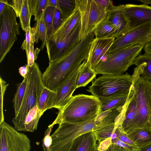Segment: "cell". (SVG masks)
<instances>
[{"mask_svg": "<svg viewBox=\"0 0 151 151\" xmlns=\"http://www.w3.org/2000/svg\"><path fill=\"white\" fill-rule=\"evenodd\" d=\"M94 31L84 38L70 52L57 59L49 61V65L42 74L45 87L55 91L57 88L83 61L87 60Z\"/></svg>", "mask_w": 151, "mask_h": 151, "instance_id": "cell-1", "label": "cell"}, {"mask_svg": "<svg viewBox=\"0 0 151 151\" xmlns=\"http://www.w3.org/2000/svg\"><path fill=\"white\" fill-rule=\"evenodd\" d=\"M101 106L99 99L93 95L83 94L73 96L51 124L63 122L79 123L95 119Z\"/></svg>", "mask_w": 151, "mask_h": 151, "instance_id": "cell-2", "label": "cell"}, {"mask_svg": "<svg viewBox=\"0 0 151 151\" xmlns=\"http://www.w3.org/2000/svg\"><path fill=\"white\" fill-rule=\"evenodd\" d=\"M27 67L25 94L19 113L12 120L14 128L18 131H22L25 117L29 110L37 105L44 87L42 82V74L38 65L35 63L32 66Z\"/></svg>", "mask_w": 151, "mask_h": 151, "instance_id": "cell-3", "label": "cell"}, {"mask_svg": "<svg viewBox=\"0 0 151 151\" xmlns=\"http://www.w3.org/2000/svg\"><path fill=\"white\" fill-rule=\"evenodd\" d=\"M145 44H138L123 47L108 53L106 59L101 61L95 71L102 75H123L133 64L135 58L139 55Z\"/></svg>", "mask_w": 151, "mask_h": 151, "instance_id": "cell-4", "label": "cell"}, {"mask_svg": "<svg viewBox=\"0 0 151 151\" xmlns=\"http://www.w3.org/2000/svg\"><path fill=\"white\" fill-rule=\"evenodd\" d=\"M132 84V76L102 75L92 82L87 91L99 99L128 93Z\"/></svg>", "mask_w": 151, "mask_h": 151, "instance_id": "cell-5", "label": "cell"}, {"mask_svg": "<svg viewBox=\"0 0 151 151\" xmlns=\"http://www.w3.org/2000/svg\"><path fill=\"white\" fill-rule=\"evenodd\" d=\"M132 76L137 112L130 126L151 123V82L142 77L134 69Z\"/></svg>", "mask_w": 151, "mask_h": 151, "instance_id": "cell-6", "label": "cell"}, {"mask_svg": "<svg viewBox=\"0 0 151 151\" xmlns=\"http://www.w3.org/2000/svg\"><path fill=\"white\" fill-rule=\"evenodd\" d=\"M95 119L79 123L60 124L51 135L50 151H68L74 140L79 136L93 130Z\"/></svg>", "mask_w": 151, "mask_h": 151, "instance_id": "cell-7", "label": "cell"}, {"mask_svg": "<svg viewBox=\"0 0 151 151\" xmlns=\"http://www.w3.org/2000/svg\"><path fill=\"white\" fill-rule=\"evenodd\" d=\"M81 15V40L94 31L107 16V10L95 0H75Z\"/></svg>", "mask_w": 151, "mask_h": 151, "instance_id": "cell-8", "label": "cell"}, {"mask_svg": "<svg viewBox=\"0 0 151 151\" xmlns=\"http://www.w3.org/2000/svg\"><path fill=\"white\" fill-rule=\"evenodd\" d=\"M17 17L15 11L9 4L0 14V63L17 40V35L20 34Z\"/></svg>", "mask_w": 151, "mask_h": 151, "instance_id": "cell-9", "label": "cell"}, {"mask_svg": "<svg viewBox=\"0 0 151 151\" xmlns=\"http://www.w3.org/2000/svg\"><path fill=\"white\" fill-rule=\"evenodd\" d=\"M30 141L4 122L0 124V151H30Z\"/></svg>", "mask_w": 151, "mask_h": 151, "instance_id": "cell-10", "label": "cell"}, {"mask_svg": "<svg viewBox=\"0 0 151 151\" xmlns=\"http://www.w3.org/2000/svg\"><path fill=\"white\" fill-rule=\"evenodd\" d=\"M81 22L76 25L63 40L55 42L50 40L46 44L49 61L60 58L71 51L80 42Z\"/></svg>", "mask_w": 151, "mask_h": 151, "instance_id": "cell-11", "label": "cell"}, {"mask_svg": "<svg viewBox=\"0 0 151 151\" xmlns=\"http://www.w3.org/2000/svg\"><path fill=\"white\" fill-rule=\"evenodd\" d=\"M151 31V23L129 30L120 37L115 39L107 53L134 45L143 44L145 45L151 40L149 38Z\"/></svg>", "mask_w": 151, "mask_h": 151, "instance_id": "cell-12", "label": "cell"}, {"mask_svg": "<svg viewBox=\"0 0 151 151\" xmlns=\"http://www.w3.org/2000/svg\"><path fill=\"white\" fill-rule=\"evenodd\" d=\"M123 12L128 23L129 30L151 23V6L147 5H124Z\"/></svg>", "mask_w": 151, "mask_h": 151, "instance_id": "cell-13", "label": "cell"}, {"mask_svg": "<svg viewBox=\"0 0 151 151\" xmlns=\"http://www.w3.org/2000/svg\"><path fill=\"white\" fill-rule=\"evenodd\" d=\"M82 64L75 70L57 88L55 92L53 108L61 110L72 97L77 88L76 80Z\"/></svg>", "mask_w": 151, "mask_h": 151, "instance_id": "cell-14", "label": "cell"}, {"mask_svg": "<svg viewBox=\"0 0 151 151\" xmlns=\"http://www.w3.org/2000/svg\"><path fill=\"white\" fill-rule=\"evenodd\" d=\"M115 38H94L91 43L86 63L94 70L101 62V59L107 53Z\"/></svg>", "mask_w": 151, "mask_h": 151, "instance_id": "cell-15", "label": "cell"}, {"mask_svg": "<svg viewBox=\"0 0 151 151\" xmlns=\"http://www.w3.org/2000/svg\"><path fill=\"white\" fill-rule=\"evenodd\" d=\"M123 6L124 4L115 6L112 4L107 10V17L116 27L115 39L129 31L128 23L123 12Z\"/></svg>", "mask_w": 151, "mask_h": 151, "instance_id": "cell-16", "label": "cell"}, {"mask_svg": "<svg viewBox=\"0 0 151 151\" xmlns=\"http://www.w3.org/2000/svg\"><path fill=\"white\" fill-rule=\"evenodd\" d=\"M80 19L81 15L79 11L76 6L73 13L64 20L60 26L53 33L50 40L55 42L63 40Z\"/></svg>", "mask_w": 151, "mask_h": 151, "instance_id": "cell-17", "label": "cell"}, {"mask_svg": "<svg viewBox=\"0 0 151 151\" xmlns=\"http://www.w3.org/2000/svg\"><path fill=\"white\" fill-rule=\"evenodd\" d=\"M97 141L93 131L84 133L74 140L68 151H95L97 147Z\"/></svg>", "mask_w": 151, "mask_h": 151, "instance_id": "cell-18", "label": "cell"}, {"mask_svg": "<svg viewBox=\"0 0 151 151\" xmlns=\"http://www.w3.org/2000/svg\"><path fill=\"white\" fill-rule=\"evenodd\" d=\"M137 112L135 97L132 84L123 111L122 129L131 125L136 116Z\"/></svg>", "mask_w": 151, "mask_h": 151, "instance_id": "cell-19", "label": "cell"}, {"mask_svg": "<svg viewBox=\"0 0 151 151\" xmlns=\"http://www.w3.org/2000/svg\"><path fill=\"white\" fill-rule=\"evenodd\" d=\"M124 105L118 108L112 109L99 114L95 119L93 130L105 126L115 124L117 119L123 111Z\"/></svg>", "mask_w": 151, "mask_h": 151, "instance_id": "cell-20", "label": "cell"}, {"mask_svg": "<svg viewBox=\"0 0 151 151\" xmlns=\"http://www.w3.org/2000/svg\"><path fill=\"white\" fill-rule=\"evenodd\" d=\"M133 64L137 67L135 70L140 76L151 82V55L145 53L139 55L134 60Z\"/></svg>", "mask_w": 151, "mask_h": 151, "instance_id": "cell-21", "label": "cell"}, {"mask_svg": "<svg viewBox=\"0 0 151 151\" xmlns=\"http://www.w3.org/2000/svg\"><path fill=\"white\" fill-rule=\"evenodd\" d=\"M129 93L99 99L101 103L99 114L112 109L124 106L126 102Z\"/></svg>", "mask_w": 151, "mask_h": 151, "instance_id": "cell-22", "label": "cell"}, {"mask_svg": "<svg viewBox=\"0 0 151 151\" xmlns=\"http://www.w3.org/2000/svg\"><path fill=\"white\" fill-rule=\"evenodd\" d=\"M42 115L37 105L34 106L25 117L22 131L33 132L36 130L39 119Z\"/></svg>", "mask_w": 151, "mask_h": 151, "instance_id": "cell-23", "label": "cell"}, {"mask_svg": "<svg viewBox=\"0 0 151 151\" xmlns=\"http://www.w3.org/2000/svg\"><path fill=\"white\" fill-rule=\"evenodd\" d=\"M94 33L96 38H115L116 29L114 25L106 17L95 28Z\"/></svg>", "mask_w": 151, "mask_h": 151, "instance_id": "cell-24", "label": "cell"}, {"mask_svg": "<svg viewBox=\"0 0 151 151\" xmlns=\"http://www.w3.org/2000/svg\"><path fill=\"white\" fill-rule=\"evenodd\" d=\"M86 60L82 63L76 80L77 88L85 87L96 78L97 73L89 68L86 63Z\"/></svg>", "mask_w": 151, "mask_h": 151, "instance_id": "cell-25", "label": "cell"}, {"mask_svg": "<svg viewBox=\"0 0 151 151\" xmlns=\"http://www.w3.org/2000/svg\"><path fill=\"white\" fill-rule=\"evenodd\" d=\"M55 91L44 87L37 104L38 108L43 115L47 110L53 108Z\"/></svg>", "mask_w": 151, "mask_h": 151, "instance_id": "cell-26", "label": "cell"}, {"mask_svg": "<svg viewBox=\"0 0 151 151\" xmlns=\"http://www.w3.org/2000/svg\"><path fill=\"white\" fill-rule=\"evenodd\" d=\"M35 28V42L37 43L39 39L41 40L42 44L41 48L42 49L47 41V28L43 14L36 21Z\"/></svg>", "mask_w": 151, "mask_h": 151, "instance_id": "cell-27", "label": "cell"}, {"mask_svg": "<svg viewBox=\"0 0 151 151\" xmlns=\"http://www.w3.org/2000/svg\"><path fill=\"white\" fill-rule=\"evenodd\" d=\"M27 80L24 78L22 82L18 84L17 89L13 100L15 116L18 114L22 102L26 89Z\"/></svg>", "mask_w": 151, "mask_h": 151, "instance_id": "cell-28", "label": "cell"}, {"mask_svg": "<svg viewBox=\"0 0 151 151\" xmlns=\"http://www.w3.org/2000/svg\"><path fill=\"white\" fill-rule=\"evenodd\" d=\"M55 9L54 7L48 6L43 14L47 28V40L51 38L54 32L53 21Z\"/></svg>", "mask_w": 151, "mask_h": 151, "instance_id": "cell-29", "label": "cell"}, {"mask_svg": "<svg viewBox=\"0 0 151 151\" xmlns=\"http://www.w3.org/2000/svg\"><path fill=\"white\" fill-rule=\"evenodd\" d=\"M117 128L116 127L115 124L113 123L101 127L93 131L97 141L100 143L108 138L111 137V135Z\"/></svg>", "mask_w": 151, "mask_h": 151, "instance_id": "cell-30", "label": "cell"}, {"mask_svg": "<svg viewBox=\"0 0 151 151\" xmlns=\"http://www.w3.org/2000/svg\"><path fill=\"white\" fill-rule=\"evenodd\" d=\"M32 14L29 10L28 0H24L22 8L19 16L20 23L22 30L25 31L30 27Z\"/></svg>", "mask_w": 151, "mask_h": 151, "instance_id": "cell-31", "label": "cell"}, {"mask_svg": "<svg viewBox=\"0 0 151 151\" xmlns=\"http://www.w3.org/2000/svg\"><path fill=\"white\" fill-rule=\"evenodd\" d=\"M60 11L65 19L70 16L76 7L75 0H58Z\"/></svg>", "mask_w": 151, "mask_h": 151, "instance_id": "cell-32", "label": "cell"}, {"mask_svg": "<svg viewBox=\"0 0 151 151\" xmlns=\"http://www.w3.org/2000/svg\"><path fill=\"white\" fill-rule=\"evenodd\" d=\"M35 27L32 28L28 27L24 31L25 38L22 44L21 48L25 51L27 57L29 52L32 39L33 37H35Z\"/></svg>", "mask_w": 151, "mask_h": 151, "instance_id": "cell-33", "label": "cell"}, {"mask_svg": "<svg viewBox=\"0 0 151 151\" xmlns=\"http://www.w3.org/2000/svg\"><path fill=\"white\" fill-rule=\"evenodd\" d=\"M0 124L4 122V116L3 113V99L6 91L9 84L4 80L0 78Z\"/></svg>", "mask_w": 151, "mask_h": 151, "instance_id": "cell-34", "label": "cell"}, {"mask_svg": "<svg viewBox=\"0 0 151 151\" xmlns=\"http://www.w3.org/2000/svg\"><path fill=\"white\" fill-rule=\"evenodd\" d=\"M34 42H35L34 39L32 38L29 52L28 56L27 57V65L29 67L32 66L35 63V61L36 60L38 54L40 50L38 48H37L34 50Z\"/></svg>", "mask_w": 151, "mask_h": 151, "instance_id": "cell-35", "label": "cell"}, {"mask_svg": "<svg viewBox=\"0 0 151 151\" xmlns=\"http://www.w3.org/2000/svg\"><path fill=\"white\" fill-rule=\"evenodd\" d=\"M54 125H50L45 133L42 140V147L44 151H50V147L52 142L50 133Z\"/></svg>", "mask_w": 151, "mask_h": 151, "instance_id": "cell-36", "label": "cell"}, {"mask_svg": "<svg viewBox=\"0 0 151 151\" xmlns=\"http://www.w3.org/2000/svg\"><path fill=\"white\" fill-rule=\"evenodd\" d=\"M48 6V0H38L34 21H37L39 19L42 15L44 11Z\"/></svg>", "mask_w": 151, "mask_h": 151, "instance_id": "cell-37", "label": "cell"}, {"mask_svg": "<svg viewBox=\"0 0 151 151\" xmlns=\"http://www.w3.org/2000/svg\"><path fill=\"white\" fill-rule=\"evenodd\" d=\"M65 19L61 11L55 8L53 21L54 33L60 26Z\"/></svg>", "mask_w": 151, "mask_h": 151, "instance_id": "cell-38", "label": "cell"}, {"mask_svg": "<svg viewBox=\"0 0 151 151\" xmlns=\"http://www.w3.org/2000/svg\"><path fill=\"white\" fill-rule=\"evenodd\" d=\"M24 0H13L9 5L15 11L17 17H19L22 8Z\"/></svg>", "mask_w": 151, "mask_h": 151, "instance_id": "cell-39", "label": "cell"}, {"mask_svg": "<svg viewBox=\"0 0 151 151\" xmlns=\"http://www.w3.org/2000/svg\"><path fill=\"white\" fill-rule=\"evenodd\" d=\"M111 144V138H108L99 143L97 149L98 151H106Z\"/></svg>", "mask_w": 151, "mask_h": 151, "instance_id": "cell-40", "label": "cell"}, {"mask_svg": "<svg viewBox=\"0 0 151 151\" xmlns=\"http://www.w3.org/2000/svg\"><path fill=\"white\" fill-rule=\"evenodd\" d=\"M38 0H28L29 8L32 15H35Z\"/></svg>", "mask_w": 151, "mask_h": 151, "instance_id": "cell-41", "label": "cell"}, {"mask_svg": "<svg viewBox=\"0 0 151 151\" xmlns=\"http://www.w3.org/2000/svg\"><path fill=\"white\" fill-rule=\"evenodd\" d=\"M95 1L100 5L106 10L113 3L112 1L109 0H95Z\"/></svg>", "mask_w": 151, "mask_h": 151, "instance_id": "cell-42", "label": "cell"}, {"mask_svg": "<svg viewBox=\"0 0 151 151\" xmlns=\"http://www.w3.org/2000/svg\"><path fill=\"white\" fill-rule=\"evenodd\" d=\"M19 71L20 74L24 78H26L28 72L27 65L20 67L19 68Z\"/></svg>", "mask_w": 151, "mask_h": 151, "instance_id": "cell-43", "label": "cell"}, {"mask_svg": "<svg viewBox=\"0 0 151 151\" xmlns=\"http://www.w3.org/2000/svg\"><path fill=\"white\" fill-rule=\"evenodd\" d=\"M120 131V132L121 131ZM120 132L119 134L117 139L120 140L124 143H128L129 144H131L132 143L131 141L128 138L125 136L123 134H121Z\"/></svg>", "mask_w": 151, "mask_h": 151, "instance_id": "cell-44", "label": "cell"}, {"mask_svg": "<svg viewBox=\"0 0 151 151\" xmlns=\"http://www.w3.org/2000/svg\"><path fill=\"white\" fill-rule=\"evenodd\" d=\"M49 6H52L60 11L58 0H48Z\"/></svg>", "mask_w": 151, "mask_h": 151, "instance_id": "cell-45", "label": "cell"}, {"mask_svg": "<svg viewBox=\"0 0 151 151\" xmlns=\"http://www.w3.org/2000/svg\"><path fill=\"white\" fill-rule=\"evenodd\" d=\"M9 4L8 1L6 0H0V14L4 11L6 6Z\"/></svg>", "mask_w": 151, "mask_h": 151, "instance_id": "cell-46", "label": "cell"}, {"mask_svg": "<svg viewBox=\"0 0 151 151\" xmlns=\"http://www.w3.org/2000/svg\"><path fill=\"white\" fill-rule=\"evenodd\" d=\"M144 49L145 53L151 55V40L145 45Z\"/></svg>", "mask_w": 151, "mask_h": 151, "instance_id": "cell-47", "label": "cell"}, {"mask_svg": "<svg viewBox=\"0 0 151 151\" xmlns=\"http://www.w3.org/2000/svg\"><path fill=\"white\" fill-rule=\"evenodd\" d=\"M139 135L142 138H146L148 136L147 133L145 131L141 132L139 133Z\"/></svg>", "mask_w": 151, "mask_h": 151, "instance_id": "cell-48", "label": "cell"}, {"mask_svg": "<svg viewBox=\"0 0 151 151\" xmlns=\"http://www.w3.org/2000/svg\"><path fill=\"white\" fill-rule=\"evenodd\" d=\"M138 1L143 3L144 4L147 5L148 4H151V0H139Z\"/></svg>", "mask_w": 151, "mask_h": 151, "instance_id": "cell-49", "label": "cell"}, {"mask_svg": "<svg viewBox=\"0 0 151 151\" xmlns=\"http://www.w3.org/2000/svg\"><path fill=\"white\" fill-rule=\"evenodd\" d=\"M147 151H151V147L149 148L147 150Z\"/></svg>", "mask_w": 151, "mask_h": 151, "instance_id": "cell-50", "label": "cell"}, {"mask_svg": "<svg viewBox=\"0 0 151 151\" xmlns=\"http://www.w3.org/2000/svg\"><path fill=\"white\" fill-rule=\"evenodd\" d=\"M149 38L150 39V40H151V32H150V35H149Z\"/></svg>", "mask_w": 151, "mask_h": 151, "instance_id": "cell-51", "label": "cell"}, {"mask_svg": "<svg viewBox=\"0 0 151 151\" xmlns=\"http://www.w3.org/2000/svg\"><path fill=\"white\" fill-rule=\"evenodd\" d=\"M95 151H98V150H97V149L95 150Z\"/></svg>", "mask_w": 151, "mask_h": 151, "instance_id": "cell-52", "label": "cell"}, {"mask_svg": "<svg viewBox=\"0 0 151 151\" xmlns=\"http://www.w3.org/2000/svg\"></svg>", "mask_w": 151, "mask_h": 151, "instance_id": "cell-53", "label": "cell"}, {"mask_svg": "<svg viewBox=\"0 0 151 151\" xmlns=\"http://www.w3.org/2000/svg\"></svg>", "mask_w": 151, "mask_h": 151, "instance_id": "cell-54", "label": "cell"}]
</instances>
